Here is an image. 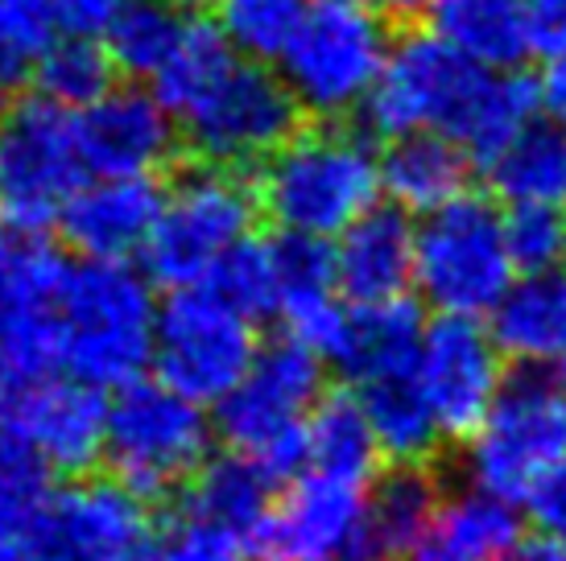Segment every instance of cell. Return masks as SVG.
Listing matches in <instances>:
<instances>
[{
  "mask_svg": "<svg viewBox=\"0 0 566 561\" xmlns=\"http://www.w3.org/2000/svg\"><path fill=\"white\" fill-rule=\"evenodd\" d=\"M158 310L149 273L128 261L83 256L59 289V368L99 389L142 380L154 363Z\"/></svg>",
  "mask_w": 566,
  "mask_h": 561,
  "instance_id": "1",
  "label": "cell"
},
{
  "mask_svg": "<svg viewBox=\"0 0 566 561\" xmlns=\"http://www.w3.org/2000/svg\"><path fill=\"white\" fill-rule=\"evenodd\" d=\"M380 157L347 128L294 133L265 157L256 199L277 232L335 240L377 207Z\"/></svg>",
  "mask_w": 566,
  "mask_h": 561,
  "instance_id": "2",
  "label": "cell"
},
{
  "mask_svg": "<svg viewBox=\"0 0 566 561\" xmlns=\"http://www.w3.org/2000/svg\"><path fill=\"white\" fill-rule=\"evenodd\" d=\"M323 401V356L298 339L261 347L240 384L220 401L223 442L277 484L306 463V421Z\"/></svg>",
  "mask_w": 566,
  "mask_h": 561,
  "instance_id": "3",
  "label": "cell"
},
{
  "mask_svg": "<svg viewBox=\"0 0 566 561\" xmlns=\"http://www.w3.org/2000/svg\"><path fill=\"white\" fill-rule=\"evenodd\" d=\"M211 454V421L203 401L178 392L166 380H133L120 384L108 401V437L104 463L133 491L170 496L187 487L207 467Z\"/></svg>",
  "mask_w": 566,
  "mask_h": 561,
  "instance_id": "4",
  "label": "cell"
},
{
  "mask_svg": "<svg viewBox=\"0 0 566 561\" xmlns=\"http://www.w3.org/2000/svg\"><path fill=\"white\" fill-rule=\"evenodd\" d=\"M87 178L71 108L25 95L0 108V227L42 235L59 227Z\"/></svg>",
  "mask_w": 566,
  "mask_h": 561,
  "instance_id": "5",
  "label": "cell"
},
{
  "mask_svg": "<svg viewBox=\"0 0 566 561\" xmlns=\"http://www.w3.org/2000/svg\"><path fill=\"white\" fill-rule=\"evenodd\" d=\"M566 458V375L530 368L509 375L484 421L468 434V470L484 491L525 504Z\"/></svg>",
  "mask_w": 566,
  "mask_h": 561,
  "instance_id": "6",
  "label": "cell"
},
{
  "mask_svg": "<svg viewBox=\"0 0 566 561\" xmlns=\"http://www.w3.org/2000/svg\"><path fill=\"white\" fill-rule=\"evenodd\" d=\"M517 280L504 215L488 199L459 194L422 215L413 285L439 314H492Z\"/></svg>",
  "mask_w": 566,
  "mask_h": 561,
  "instance_id": "7",
  "label": "cell"
},
{
  "mask_svg": "<svg viewBox=\"0 0 566 561\" xmlns=\"http://www.w3.org/2000/svg\"><path fill=\"white\" fill-rule=\"evenodd\" d=\"M389 50L385 17L368 0H311L277 63L302 108L347 116L368 104Z\"/></svg>",
  "mask_w": 566,
  "mask_h": 561,
  "instance_id": "8",
  "label": "cell"
},
{
  "mask_svg": "<svg viewBox=\"0 0 566 561\" xmlns=\"http://www.w3.org/2000/svg\"><path fill=\"white\" fill-rule=\"evenodd\" d=\"M256 207L261 199L237 166L203 161L199 170H187L166 190L154 235L142 252L149 277L170 289L211 280L223 256L252 235Z\"/></svg>",
  "mask_w": 566,
  "mask_h": 561,
  "instance_id": "9",
  "label": "cell"
},
{
  "mask_svg": "<svg viewBox=\"0 0 566 561\" xmlns=\"http://www.w3.org/2000/svg\"><path fill=\"white\" fill-rule=\"evenodd\" d=\"M492 71L496 66L468 59L442 33H406L394 42L389 63L364 104L368 128L380 137L439 128L459 140L484 99Z\"/></svg>",
  "mask_w": 566,
  "mask_h": 561,
  "instance_id": "10",
  "label": "cell"
},
{
  "mask_svg": "<svg viewBox=\"0 0 566 561\" xmlns=\"http://www.w3.org/2000/svg\"><path fill=\"white\" fill-rule=\"evenodd\" d=\"M298 116L302 104L285 75H273L256 59L232 54L178 112V125L203 161L240 170L277 154L298 133Z\"/></svg>",
  "mask_w": 566,
  "mask_h": 561,
  "instance_id": "11",
  "label": "cell"
},
{
  "mask_svg": "<svg viewBox=\"0 0 566 561\" xmlns=\"http://www.w3.org/2000/svg\"><path fill=\"white\" fill-rule=\"evenodd\" d=\"M256 356V318L216 285H182L161 301L154 368L178 392L220 405Z\"/></svg>",
  "mask_w": 566,
  "mask_h": 561,
  "instance_id": "12",
  "label": "cell"
},
{
  "mask_svg": "<svg viewBox=\"0 0 566 561\" xmlns=\"http://www.w3.org/2000/svg\"><path fill=\"white\" fill-rule=\"evenodd\" d=\"M25 549L33 561H149L154 520L145 496L120 479L63 487Z\"/></svg>",
  "mask_w": 566,
  "mask_h": 561,
  "instance_id": "13",
  "label": "cell"
},
{
  "mask_svg": "<svg viewBox=\"0 0 566 561\" xmlns=\"http://www.w3.org/2000/svg\"><path fill=\"white\" fill-rule=\"evenodd\" d=\"M368 484L302 467L252 532L256 561H352Z\"/></svg>",
  "mask_w": 566,
  "mask_h": 561,
  "instance_id": "14",
  "label": "cell"
},
{
  "mask_svg": "<svg viewBox=\"0 0 566 561\" xmlns=\"http://www.w3.org/2000/svg\"><path fill=\"white\" fill-rule=\"evenodd\" d=\"M0 425L25 437L54 470L80 475L104 458L108 401L104 389L83 375L42 372L9 389L0 405Z\"/></svg>",
  "mask_w": 566,
  "mask_h": 561,
  "instance_id": "15",
  "label": "cell"
},
{
  "mask_svg": "<svg viewBox=\"0 0 566 561\" xmlns=\"http://www.w3.org/2000/svg\"><path fill=\"white\" fill-rule=\"evenodd\" d=\"M504 347L480 318L439 314L422 335V384L447 437H468L504 389Z\"/></svg>",
  "mask_w": 566,
  "mask_h": 561,
  "instance_id": "16",
  "label": "cell"
},
{
  "mask_svg": "<svg viewBox=\"0 0 566 561\" xmlns=\"http://www.w3.org/2000/svg\"><path fill=\"white\" fill-rule=\"evenodd\" d=\"M87 173L99 178H149L174 154V112L154 92L108 87L95 104L75 112Z\"/></svg>",
  "mask_w": 566,
  "mask_h": 561,
  "instance_id": "17",
  "label": "cell"
},
{
  "mask_svg": "<svg viewBox=\"0 0 566 561\" xmlns=\"http://www.w3.org/2000/svg\"><path fill=\"white\" fill-rule=\"evenodd\" d=\"M161 194L154 178H99L83 182L66 203L59 227L80 256L95 261H133L145 252L161 215Z\"/></svg>",
  "mask_w": 566,
  "mask_h": 561,
  "instance_id": "18",
  "label": "cell"
},
{
  "mask_svg": "<svg viewBox=\"0 0 566 561\" xmlns=\"http://www.w3.org/2000/svg\"><path fill=\"white\" fill-rule=\"evenodd\" d=\"M335 280L352 306H377L406 297L418 265V227L401 207H373L347 232L335 235Z\"/></svg>",
  "mask_w": 566,
  "mask_h": 561,
  "instance_id": "19",
  "label": "cell"
},
{
  "mask_svg": "<svg viewBox=\"0 0 566 561\" xmlns=\"http://www.w3.org/2000/svg\"><path fill=\"white\" fill-rule=\"evenodd\" d=\"M517 546V504L496 491L472 487V491L439 499V508L418 532L406 561H509Z\"/></svg>",
  "mask_w": 566,
  "mask_h": 561,
  "instance_id": "20",
  "label": "cell"
},
{
  "mask_svg": "<svg viewBox=\"0 0 566 561\" xmlns=\"http://www.w3.org/2000/svg\"><path fill=\"white\" fill-rule=\"evenodd\" d=\"M492 335L504 356L566 375V265L521 273L492 310Z\"/></svg>",
  "mask_w": 566,
  "mask_h": 561,
  "instance_id": "21",
  "label": "cell"
},
{
  "mask_svg": "<svg viewBox=\"0 0 566 561\" xmlns=\"http://www.w3.org/2000/svg\"><path fill=\"white\" fill-rule=\"evenodd\" d=\"M472 170V154L439 128L401 133L389 137V149L380 154V190L394 207L409 215H430L463 194Z\"/></svg>",
  "mask_w": 566,
  "mask_h": 561,
  "instance_id": "22",
  "label": "cell"
},
{
  "mask_svg": "<svg viewBox=\"0 0 566 561\" xmlns=\"http://www.w3.org/2000/svg\"><path fill=\"white\" fill-rule=\"evenodd\" d=\"M439 508L434 479L418 463H397L368 484L352 561H406L418 532Z\"/></svg>",
  "mask_w": 566,
  "mask_h": 561,
  "instance_id": "23",
  "label": "cell"
},
{
  "mask_svg": "<svg viewBox=\"0 0 566 561\" xmlns=\"http://www.w3.org/2000/svg\"><path fill=\"white\" fill-rule=\"evenodd\" d=\"M352 389H356L364 413L377 430L380 451L397 463H422L426 454L439 446V437H447L439 425V413L426 396L422 363L401 368V372L373 375V380H360Z\"/></svg>",
  "mask_w": 566,
  "mask_h": 561,
  "instance_id": "24",
  "label": "cell"
},
{
  "mask_svg": "<svg viewBox=\"0 0 566 561\" xmlns=\"http://www.w3.org/2000/svg\"><path fill=\"white\" fill-rule=\"evenodd\" d=\"M434 33L484 66H517L530 50L525 0H439Z\"/></svg>",
  "mask_w": 566,
  "mask_h": 561,
  "instance_id": "25",
  "label": "cell"
},
{
  "mask_svg": "<svg viewBox=\"0 0 566 561\" xmlns=\"http://www.w3.org/2000/svg\"><path fill=\"white\" fill-rule=\"evenodd\" d=\"M488 178L509 207H566V133L563 125H530L488 161Z\"/></svg>",
  "mask_w": 566,
  "mask_h": 561,
  "instance_id": "26",
  "label": "cell"
},
{
  "mask_svg": "<svg viewBox=\"0 0 566 561\" xmlns=\"http://www.w3.org/2000/svg\"><path fill=\"white\" fill-rule=\"evenodd\" d=\"M380 442L360 396H323L306 421V463L302 467L327 470L339 479L373 484L380 458Z\"/></svg>",
  "mask_w": 566,
  "mask_h": 561,
  "instance_id": "27",
  "label": "cell"
},
{
  "mask_svg": "<svg viewBox=\"0 0 566 561\" xmlns=\"http://www.w3.org/2000/svg\"><path fill=\"white\" fill-rule=\"evenodd\" d=\"M273 475L265 467H256L244 454H228V458H216L207 463L195 479L187 484V512H199L216 525H228V529L244 532L252 541L256 525L265 520L269 504H273Z\"/></svg>",
  "mask_w": 566,
  "mask_h": 561,
  "instance_id": "28",
  "label": "cell"
},
{
  "mask_svg": "<svg viewBox=\"0 0 566 561\" xmlns=\"http://www.w3.org/2000/svg\"><path fill=\"white\" fill-rule=\"evenodd\" d=\"M190 17L178 0H128L104 30V46L116 59V71L133 78H154L170 63Z\"/></svg>",
  "mask_w": 566,
  "mask_h": 561,
  "instance_id": "29",
  "label": "cell"
},
{
  "mask_svg": "<svg viewBox=\"0 0 566 561\" xmlns=\"http://www.w3.org/2000/svg\"><path fill=\"white\" fill-rule=\"evenodd\" d=\"M54 475L21 434L0 425V541L25 546L54 504Z\"/></svg>",
  "mask_w": 566,
  "mask_h": 561,
  "instance_id": "30",
  "label": "cell"
},
{
  "mask_svg": "<svg viewBox=\"0 0 566 561\" xmlns=\"http://www.w3.org/2000/svg\"><path fill=\"white\" fill-rule=\"evenodd\" d=\"M112 75H116V59L108 54V46L95 42V33L71 30L46 50V59L33 71L38 92L71 112L95 104L112 87Z\"/></svg>",
  "mask_w": 566,
  "mask_h": 561,
  "instance_id": "31",
  "label": "cell"
},
{
  "mask_svg": "<svg viewBox=\"0 0 566 561\" xmlns=\"http://www.w3.org/2000/svg\"><path fill=\"white\" fill-rule=\"evenodd\" d=\"M63 30L59 0H0V99L38 71Z\"/></svg>",
  "mask_w": 566,
  "mask_h": 561,
  "instance_id": "32",
  "label": "cell"
},
{
  "mask_svg": "<svg viewBox=\"0 0 566 561\" xmlns=\"http://www.w3.org/2000/svg\"><path fill=\"white\" fill-rule=\"evenodd\" d=\"M306 9L311 0H216V25L244 59L273 63L298 33Z\"/></svg>",
  "mask_w": 566,
  "mask_h": 561,
  "instance_id": "33",
  "label": "cell"
},
{
  "mask_svg": "<svg viewBox=\"0 0 566 561\" xmlns=\"http://www.w3.org/2000/svg\"><path fill=\"white\" fill-rule=\"evenodd\" d=\"M203 285H216L252 318L277 314V248H273V240H252L249 235L244 244H237L223 256L220 268Z\"/></svg>",
  "mask_w": 566,
  "mask_h": 561,
  "instance_id": "34",
  "label": "cell"
},
{
  "mask_svg": "<svg viewBox=\"0 0 566 561\" xmlns=\"http://www.w3.org/2000/svg\"><path fill=\"white\" fill-rule=\"evenodd\" d=\"M149 561H256L252 558V541L244 532L216 525L199 512H187L154 541V558Z\"/></svg>",
  "mask_w": 566,
  "mask_h": 561,
  "instance_id": "35",
  "label": "cell"
},
{
  "mask_svg": "<svg viewBox=\"0 0 566 561\" xmlns=\"http://www.w3.org/2000/svg\"><path fill=\"white\" fill-rule=\"evenodd\" d=\"M509 248L517 261V273H542L566 261V215L563 207L521 203L504 215Z\"/></svg>",
  "mask_w": 566,
  "mask_h": 561,
  "instance_id": "36",
  "label": "cell"
},
{
  "mask_svg": "<svg viewBox=\"0 0 566 561\" xmlns=\"http://www.w3.org/2000/svg\"><path fill=\"white\" fill-rule=\"evenodd\" d=\"M525 25L537 59H566V0H525Z\"/></svg>",
  "mask_w": 566,
  "mask_h": 561,
  "instance_id": "37",
  "label": "cell"
},
{
  "mask_svg": "<svg viewBox=\"0 0 566 561\" xmlns=\"http://www.w3.org/2000/svg\"><path fill=\"white\" fill-rule=\"evenodd\" d=\"M525 508L534 512V520L546 532L566 537V458L534 487V496L525 499Z\"/></svg>",
  "mask_w": 566,
  "mask_h": 561,
  "instance_id": "38",
  "label": "cell"
},
{
  "mask_svg": "<svg viewBox=\"0 0 566 561\" xmlns=\"http://www.w3.org/2000/svg\"><path fill=\"white\" fill-rule=\"evenodd\" d=\"M125 4L128 0H59V13L71 33H104Z\"/></svg>",
  "mask_w": 566,
  "mask_h": 561,
  "instance_id": "39",
  "label": "cell"
},
{
  "mask_svg": "<svg viewBox=\"0 0 566 561\" xmlns=\"http://www.w3.org/2000/svg\"><path fill=\"white\" fill-rule=\"evenodd\" d=\"M509 561H566V537L558 532H537V537H521V546L513 549Z\"/></svg>",
  "mask_w": 566,
  "mask_h": 561,
  "instance_id": "40",
  "label": "cell"
},
{
  "mask_svg": "<svg viewBox=\"0 0 566 561\" xmlns=\"http://www.w3.org/2000/svg\"><path fill=\"white\" fill-rule=\"evenodd\" d=\"M385 21H418V17L434 13L439 0H368Z\"/></svg>",
  "mask_w": 566,
  "mask_h": 561,
  "instance_id": "41",
  "label": "cell"
},
{
  "mask_svg": "<svg viewBox=\"0 0 566 561\" xmlns=\"http://www.w3.org/2000/svg\"><path fill=\"white\" fill-rule=\"evenodd\" d=\"M17 384L13 368H9V359H4V347H0V405H4V396H9V389Z\"/></svg>",
  "mask_w": 566,
  "mask_h": 561,
  "instance_id": "42",
  "label": "cell"
},
{
  "mask_svg": "<svg viewBox=\"0 0 566 561\" xmlns=\"http://www.w3.org/2000/svg\"><path fill=\"white\" fill-rule=\"evenodd\" d=\"M0 561H33V553L17 541H0Z\"/></svg>",
  "mask_w": 566,
  "mask_h": 561,
  "instance_id": "43",
  "label": "cell"
},
{
  "mask_svg": "<svg viewBox=\"0 0 566 561\" xmlns=\"http://www.w3.org/2000/svg\"><path fill=\"white\" fill-rule=\"evenodd\" d=\"M182 9H203V4H216V0H178Z\"/></svg>",
  "mask_w": 566,
  "mask_h": 561,
  "instance_id": "44",
  "label": "cell"
},
{
  "mask_svg": "<svg viewBox=\"0 0 566 561\" xmlns=\"http://www.w3.org/2000/svg\"><path fill=\"white\" fill-rule=\"evenodd\" d=\"M563 133H566V125H563Z\"/></svg>",
  "mask_w": 566,
  "mask_h": 561,
  "instance_id": "45",
  "label": "cell"
}]
</instances>
